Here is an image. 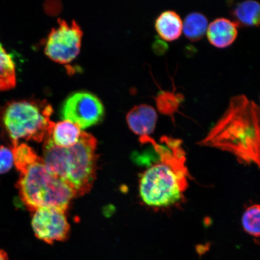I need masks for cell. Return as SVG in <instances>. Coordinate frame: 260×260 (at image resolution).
<instances>
[{
	"label": "cell",
	"instance_id": "6da1fadb",
	"mask_svg": "<svg viewBox=\"0 0 260 260\" xmlns=\"http://www.w3.org/2000/svg\"><path fill=\"white\" fill-rule=\"evenodd\" d=\"M198 144L229 152L240 164L260 170L259 106L243 94L231 98L225 111Z\"/></svg>",
	"mask_w": 260,
	"mask_h": 260
},
{
	"label": "cell",
	"instance_id": "7a4b0ae2",
	"mask_svg": "<svg viewBox=\"0 0 260 260\" xmlns=\"http://www.w3.org/2000/svg\"><path fill=\"white\" fill-rule=\"evenodd\" d=\"M159 145L148 139L159 156L160 162L152 166L143 174L140 181V194L148 206L168 207L180 201L188 187L190 175L185 165L186 153L181 140L162 136Z\"/></svg>",
	"mask_w": 260,
	"mask_h": 260
},
{
	"label": "cell",
	"instance_id": "3957f363",
	"mask_svg": "<svg viewBox=\"0 0 260 260\" xmlns=\"http://www.w3.org/2000/svg\"><path fill=\"white\" fill-rule=\"evenodd\" d=\"M51 132L44 141L42 160L49 171L70 187L76 197L83 196L95 180L96 139L82 132L76 145L61 148L52 141Z\"/></svg>",
	"mask_w": 260,
	"mask_h": 260
},
{
	"label": "cell",
	"instance_id": "277c9868",
	"mask_svg": "<svg viewBox=\"0 0 260 260\" xmlns=\"http://www.w3.org/2000/svg\"><path fill=\"white\" fill-rule=\"evenodd\" d=\"M19 173L16 187L22 202L31 211L53 208L65 212L76 197L68 185L48 170L40 157Z\"/></svg>",
	"mask_w": 260,
	"mask_h": 260
},
{
	"label": "cell",
	"instance_id": "5b68a950",
	"mask_svg": "<svg viewBox=\"0 0 260 260\" xmlns=\"http://www.w3.org/2000/svg\"><path fill=\"white\" fill-rule=\"evenodd\" d=\"M53 107L47 101L22 100L9 102L3 108L2 121L15 146L21 140L44 141L54 125L50 119Z\"/></svg>",
	"mask_w": 260,
	"mask_h": 260
},
{
	"label": "cell",
	"instance_id": "8992f818",
	"mask_svg": "<svg viewBox=\"0 0 260 260\" xmlns=\"http://www.w3.org/2000/svg\"><path fill=\"white\" fill-rule=\"evenodd\" d=\"M57 21L58 25L48 35L45 53L56 62L70 63L79 53L83 31L76 21L59 18Z\"/></svg>",
	"mask_w": 260,
	"mask_h": 260
},
{
	"label": "cell",
	"instance_id": "52a82bcc",
	"mask_svg": "<svg viewBox=\"0 0 260 260\" xmlns=\"http://www.w3.org/2000/svg\"><path fill=\"white\" fill-rule=\"evenodd\" d=\"M104 115L105 107L102 101L94 94L84 91L71 94L60 110L61 119L74 123L81 129L97 124Z\"/></svg>",
	"mask_w": 260,
	"mask_h": 260
},
{
	"label": "cell",
	"instance_id": "ba28073f",
	"mask_svg": "<svg viewBox=\"0 0 260 260\" xmlns=\"http://www.w3.org/2000/svg\"><path fill=\"white\" fill-rule=\"evenodd\" d=\"M32 213L31 226L37 238L50 245L68 239L70 226L64 211L44 208Z\"/></svg>",
	"mask_w": 260,
	"mask_h": 260
},
{
	"label": "cell",
	"instance_id": "9c48e42d",
	"mask_svg": "<svg viewBox=\"0 0 260 260\" xmlns=\"http://www.w3.org/2000/svg\"><path fill=\"white\" fill-rule=\"evenodd\" d=\"M157 118V113L153 107L141 105L130 110L126 115V121L135 134L146 136L154 132Z\"/></svg>",
	"mask_w": 260,
	"mask_h": 260
},
{
	"label": "cell",
	"instance_id": "30bf717a",
	"mask_svg": "<svg viewBox=\"0 0 260 260\" xmlns=\"http://www.w3.org/2000/svg\"><path fill=\"white\" fill-rule=\"evenodd\" d=\"M238 27L235 21L223 17L214 19L208 26V40L217 48L229 47L236 40Z\"/></svg>",
	"mask_w": 260,
	"mask_h": 260
},
{
	"label": "cell",
	"instance_id": "8fae6325",
	"mask_svg": "<svg viewBox=\"0 0 260 260\" xmlns=\"http://www.w3.org/2000/svg\"><path fill=\"white\" fill-rule=\"evenodd\" d=\"M183 27V22L180 15L171 10L162 12L155 22V27L158 35L168 41H173L180 38Z\"/></svg>",
	"mask_w": 260,
	"mask_h": 260
},
{
	"label": "cell",
	"instance_id": "7c38bea8",
	"mask_svg": "<svg viewBox=\"0 0 260 260\" xmlns=\"http://www.w3.org/2000/svg\"><path fill=\"white\" fill-rule=\"evenodd\" d=\"M231 14L233 21L238 26L258 27L260 25V3L255 0H246L236 3Z\"/></svg>",
	"mask_w": 260,
	"mask_h": 260
},
{
	"label": "cell",
	"instance_id": "4fadbf2b",
	"mask_svg": "<svg viewBox=\"0 0 260 260\" xmlns=\"http://www.w3.org/2000/svg\"><path fill=\"white\" fill-rule=\"evenodd\" d=\"M81 133L82 132L79 126L64 120L54 123L50 136L55 145L61 148H68L79 142Z\"/></svg>",
	"mask_w": 260,
	"mask_h": 260
},
{
	"label": "cell",
	"instance_id": "5bb4252c",
	"mask_svg": "<svg viewBox=\"0 0 260 260\" xmlns=\"http://www.w3.org/2000/svg\"><path fill=\"white\" fill-rule=\"evenodd\" d=\"M209 26V21L202 13L193 12L184 18L183 30L188 40L196 42L204 37Z\"/></svg>",
	"mask_w": 260,
	"mask_h": 260
},
{
	"label": "cell",
	"instance_id": "9a60e30c",
	"mask_svg": "<svg viewBox=\"0 0 260 260\" xmlns=\"http://www.w3.org/2000/svg\"><path fill=\"white\" fill-rule=\"evenodd\" d=\"M184 96L181 93L175 90L160 91L155 100L158 111L165 115L170 116L174 120V115L178 112Z\"/></svg>",
	"mask_w": 260,
	"mask_h": 260
},
{
	"label": "cell",
	"instance_id": "2e32d148",
	"mask_svg": "<svg viewBox=\"0 0 260 260\" xmlns=\"http://www.w3.org/2000/svg\"><path fill=\"white\" fill-rule=\"evenodd\" d=\"M16 72L11 55L0 44V91L8 90L16 85Z\"/></svg>",
	"mask_w": 260,
	"mask_h": 260
},
{
	"label": "cell",
	"instance_id": "e0dca14e",
	"mask_svg": "<svg viewBox=\"0 0 260 260\" xmlns=\"http://www.w3.org/2000/svg\"><path fill=\"white\" fill-rule=\"evenodd\" d=\"M12 151L14 164L19 172L24 170L40 158L34 149L23 143L13 146Z\"/></svg>",
	"mask_w": 260,
	"mask_h": 260
},
{
	"label": "cell",
	"instance_id": "ac0fdd59",
	"mask_svg": "<svg viewBox=\"0 0 260 260\" xmlns=\"http://www.w3.org/2000/svg\"><path fill=\"white\" fill-rule=\"evenodd\" d=\"M242 224L246 233L260 237V205H252L246 209L242 216Z\"/></svg>",
	"mask_w": 260,
	"mask_h": 260
},
{
	"label": "cell",
	"instance_id": "d6986e66",
	"mask_svg": "<svg viewBox=\"0 0 260 260\" xmlns=\"http://www.w3.org/2000/svg\"><path fill=\"white\" fill-rule=\"evenodd\" d=\"M14 164L12 149L4 146H0V174H5Z\"/></svg>",
	"mask_w": 260,
	"mask_h": 260
},
{
	"label": "cell",
	"instance_id": "ffe728a7",
	"mask_svg": "<svg viewBox=\"0 0 260 260\" xmlns=\"http://www.w3.org/2000/svg\"><path fill=\"white\" fill-rule=\"evenodd\" d=\"M0 260H9L7 253L2 249H0Z\"/></svg>",
	"mask_w": 260,
	"mask_h": 260
}]
</instances>
